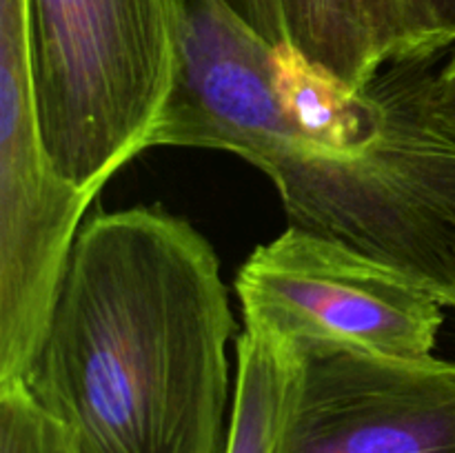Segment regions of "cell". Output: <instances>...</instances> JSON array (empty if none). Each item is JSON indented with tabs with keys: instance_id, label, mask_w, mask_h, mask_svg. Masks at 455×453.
Wrapping results in <instances>:
<instances>
[{
	"instance_id": "9c48e42d",
	"label": "cell",
	"mask_w": 455,
	"mask_h": 453,
	"mask_svg": "<svg viewBox=\"0 0 455 453\" xmlns=\"http://www.w3.org/2000/svg\"><path fill=\"white\" fill-rule=\"evenodd\" d=\"M0 453H78L74 438L25 378L0 382Z\"/></svg>"
},
{
	"instance_id": "30bf717a",
	"label": "cell",
	"mask_w": 455,
	"mask_h": 453,
	"mask_svg": "<svg viewBox=\"0 0 455 453\" xmlns=\"http://www.w3.org/2000/svg\"><path fill=\"white\" fill-rule=\"evenodd\" d=\"M413 36L411 58H434L455 43V0H404Z\"/></svg>"
},
{
	"instance_id": "3957f363",
	"label": "cell",
	"mask_w": 455,
	"mask_h": 453,
	"mask_svg": "<svg viewBox=\"0 0 455 453\" xmlns=\"http://www.w3.org/2000/svg\"><path fill=\"white\" fill-rule=\"evenodd\" d=\"M36 109L83 194L149 149L180 67L182 0H29Z\"/></svg>"
},
{
	"instance_id": "52a82bcc",
	"label": "cell",
	"mask_w": 455,
	"mask_h": 453,
	"mask_svg": "<svg viewBox=\"0 0 455 453\" xmlns=\"http://www.w3.org/2000/svg\"><path fill=\"white\" fill-rule=\"evenodd\" d=\"M283 16L287 44L355 91L395 60L373 0H283Z\"/></svg>"
},
{
	"instance_id": "7a4b0ae2",
	"label": "cell",
	"mask_w": 455,
	"mask_h": 453,
	"mask_svg": "<svg viewBox=\"0 0 455 453\" xmlns=\"http://www.w3.org/2000/svg\"><path fill=\"white\" fill-rule=\"evenodd\" d=\"M234 333L216 251L185 218L98 213L25 380L78 453H218Z\"/></svg>"
},
{
	"instance_id": "8992f818",
	"label": "cell",
	"mask_w": 455,
	"mask_h": 453,
	"mask_svg": "<svg viewBox=\"0 0 455 453\" xmlns=\"http://www.w3.org/2000/svg\"><path fill=\"white\" fill-rule=\"evenodd\" d=\"M278 453H455V362L298 346Z\"/></svg>"
},
{
	"instance_id": "4fadbf2b",
	"label": "cell",
	"mask_w": 455,
	"mask_h": 453,
	"mask_svg": "<svg viewBox=\"0 0 455 453\" xmlns=\"http://www.w3.org/2000/svg\"><path fill=\"white\" fill-rule=\"evenodd\" d=\"M373 7H376V16L378 20H380L382 31H385L391 47H394L395 60L411 58L413 36H411V27H409V16H407V7H404V0H373Z\"/></svg>"
},
{
	"instance_id": "7c38bea8",
	"label": "cell",
	"mask_w": 455,
	"mask_h": 453,
	"mask_svg": "<svg viewBox=\"0 0 455 453\" xmlns=\"http://www.w3.org/2000/svg\"><path fill=\"white\" fill-rule=\"evenodd\" d=\"M427 107L435 123L455 138V49L427 84Z\"/></svg>"
},
{
	"instance_id": "277c9868",
	"label": "cell",
	"mask_w": 455,
	"mask_h": 453,
	"mask_svg": "<svg viewBox=\"0 0 455 453\" xmlns=\"http://www.w3.org/2000/svg\"><path fill=\"white\" fill-rule=\"evenodd\" d=\"M235 291L247 327L395 360L429 358L447 306L416 275L298 226L249 256Z\"/></svg>"
},
{
	"instance_id": "5b68a950",
	"label": "cell",
	"mask_w": 455,
	"mask_h": 453,
	"mask_svg": "<svg viewBox=\"0 0 455 453\" xmlns=\"http://www.w3.org/2000/svg\"><path fill=\"white\" fill-rule=\"evenodd\" d=\"M93 198L69 185L44 149L29 0H0V382L29 371Z\"/></svg>"
},
{
	"instance_id": "ba28073f",
	"label": "cell",
	"mask_w": 455,
	"mask_h": 453,
	"mask_svg": "<svg viewBox=\"0 0 455 453\" xmlns=\"http://www.w3.org/2000/svg\"><path fill=\"white\" fill-rule=\"evenodd\" d=\"M298 346L258 327L238 340V380L225 453H278Z\"/></svg>"
},
{
	"instance_id": "5bb4252c",
	"label": "cell",
	"mask_w": 455,
	"mask_h": 453,
	"mask_svg": "<svg viewBox=\"0 0 455 453\" xmlns=\"http://www.w3.org/2000/svg\"><path fill=\"white\" fill-rule=\"evenodd\" d=\"M453 309H455V306H453Z\"/></svg>"
},
{
	"instance_id": "8fae6325",
	"label": "cell",
	"mask_w": 455,
	"mask_h": 453,
	"mask_svg": "<svg viewBox=\"0 0 455 453\" xmlns=\"http://www.w3.org/2000/svg\"><path fill=\"white\" fill-rule=\"evenodd\" d=\"M240 20L247 22L271 47L287 44L283 0H222Z\"/></svg>"
},
{
	"instance_id": "6da1fadb",
	"label": "cell",
	"mask_w": 455,
	"mask_h": 453,
	"mask_svg": "<svg viewBox=\"0 0 455 453\" xmlns=\"http://www.w3.org/2000/svg\"><path fill=\"white\" fill-rule=\"evenodd\" d=\"M434 58L347 87L222 0H182L180 67L151 147L231 151L293 226L394 265L455 306V138L427 107Z\"/></svg>"
}]
</instances>
